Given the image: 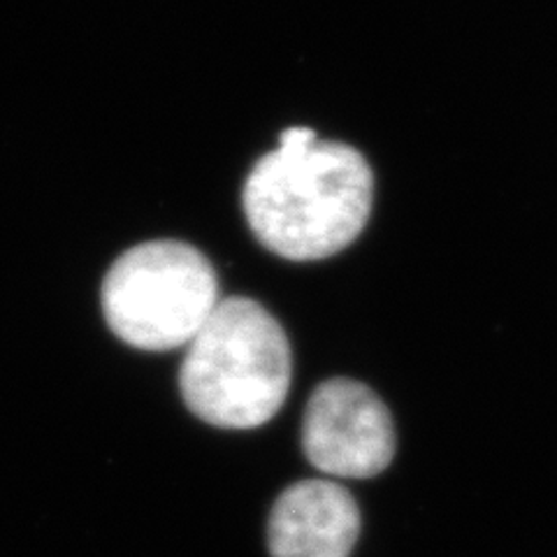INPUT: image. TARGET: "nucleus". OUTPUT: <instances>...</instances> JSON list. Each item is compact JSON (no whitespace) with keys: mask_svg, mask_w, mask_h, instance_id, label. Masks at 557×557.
Listing matches in <instances>:
<instances>
[{"mask_svg":"<svg viewBox=\"0 0 557 557\" xmlns=\"http://www.w3.org/2000/svg\"><path fill=\"white\" fill-rule=\"evenodd\" d=\"M290 379V344L272 313L249 298H221L186 344L180 388L200 421L251 430L284 407Z\"/></svg>","mask_w":557,"mask_h":557,"instance_id":"2","label":"nucleus"},{"mask_svg":"<svg viewBox=\"0 0 557 557\" xmlns=\"http://www.w3.org/2000/svg\"><path fill=\"white\" fill-rule=\"evenodd\" d=\"M360 534L354 495L333 481L293 483L268 520L272 557H348Z\"/></svg>","mask_w":557,"mask_h":557,"instance_id":"5","label":"nucleus"},{"mask_svg":"<svg viewBox=\"0 0 557 557\" xmlns=\"http://www.w3.org/2000/svg\"><path fill=\"white\" fill-rule=\"evenodd\" d=\"M302 450L323 474L372 479L395 456L391 411L364 383L330 379L305 407Z\"/></svg>","mask_w":557,"mask_h":557,"instance_id":"4","label":"nucleus"},{"mask_svg":"<svg viewBox=\"0 0 557 557\" xmlns=\"http://www.w3.org/2000/svg\"><path fill=\"white\" fill-rule=\"evenodd\" d=\"M100 302L112 333L143 351L186 346L221 302L212 263L186 242L156 239L121 253Z\"/></svg>","mask_w":557,"mask_h":557,"instance_id":"3","label":"nucleus"},{"mask_svg":"<svg viewBox=\"0 0 557 557\" xmlns=\"http://www.w3.org/2000/svg\"><path fill=\"white\" fill-rule=\"evenodd\" d=\"M372 198V168L358 149L295 126L256 163L242 202L265 249L288 260H323L358 239Z\"/></svg>","mask_w":557,"mask_h":557,"instance_id":"1","label":"nucleus"}]
</instances>
